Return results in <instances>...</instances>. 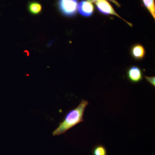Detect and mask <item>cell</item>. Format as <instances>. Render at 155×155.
Instances as JSON below:
<instances>
[{
	"label": "cell",
	"mask_w": 155,
	"mask_h": 155,
	"mask_svg": "<svg viewBox=\"0 0 155 155\" xmlns=\"http://www.w3.org/2000/svg\"><path fill=\"white\" fill-rule=\"evenodd\" d=\"M89 103L86 100L82 99L76 108L70 110L57 128L52 132L53 136H59L64 134L69 129L78 124L84 122V115L85 109Z\"/></svg>",
	"instance_id": "1"
},
{
	"label": "cell",
	"mask_w": 155,
	"mask_h": 155,
	"mask_svg": "<svg viewBox=\"0 0 155 155\" xmlns=\"http://www.w3.org/2000/svg\"><path fill=\"white\" fill-rule=\"evenodd\" d=\"M58 6L64 16L73 17L77 13L78 2V0H58Z\"/></svg>",
	"instance_id": "2"
},
{
	"label": "cell",
	"mask_w": 155,
	"mask_h": 155,
	"mask_svg": "<svg viewBox=\"0 0 155 155\" xmlns=\"http://www.w3.org/2000/svg\"><path fill=\"white\" fill-rule=\"evenodd\" d=\"M97 9L98 11L101 14L105 15H113L117 16L118 17L123 19L124 21L127 22L130 26L132 27V24L130 22H127L125 19L120 17L119 15L117 14L113 7L110 4L107 2V0H98L95 3Z\"/></svg>",
	"instance_id": "3"
},
{
	"label": "cell",
	"mask_w": 155,
	"mask_h": 155,
	"mask_svg": "<svg viewBox=\"0 0 155 155\" xmlns=\"http://www.w3.org/2000/svg\"><path fill=\"white\" fill-rule=\"evenodd\" d=\"M127 77L130 82L137 83L142 80L143 74L140 67L136 66H132L127 69Z\"/></svg>",
	"instance_id": "4"
},
{
	"label": "cell",
	"mask_w": 155,
	"mask_h": 155,
	"mask_svg": "<svg viewBox=\"0 0 155 155\" xmlns=\"http://www.w3.org/2000/svg\"><path fill=\"white\" fill-rule=\"evenodd\" d=\"M94 6L88 0H82L78 6V12L83 17H89L94 12Z\"/></svg>",
	"instance_id": "5"
},
{
	"label": "cell",
	"mask_w": 155,
	"mask_h": 155,
	"mask_svg": "<svg viewBox=\"0 0 155 155\" xmlns=\"http://www.w3.org/2000/svg\"><path fill=\"white\" fill-rule=\"evenodd\" d=\"M131 56L134 59L141 60L144 58L146 51L143 46L139 44L134 45L130 49Z\"/></svg>",
	"instance_id": "6"
},
{
	"label": "cell",
	"mask_w": 155,
	"mask_h": 155,
	"mask_svg": "<svg viewBox=\"0 0 155 155\" xmlns=\"http://www.w3.org/2000/svg\"><path fill=\"white\" fill-rule=\"evenodd\" d=\"M28 12L33 15H38L42 11V5L40 3L36 2H31L28 5Z\"/></svg>",
	"instance_id": "7"
},
{
	"label": "cell",
	"mask_w": 155,
	"mask_h": 155,
	"mask_svg": "<svg viewBox=\"0 0 155 155\" xmlns=\"http://www.w3.org/2000/svg\"><path fill=\"white\" fill-rule=\"evenodd\" d=\"M143 5L148 11H149L150 14L155 19V0H142Z\"/></svg>",
	"instance_id": "8"
},
{
	"label": "cell",
	"mask_w": 155,
	"mask_h": 155,
	"mask_svg": "<svg viewBox=\"0 0 155 155\" xmlns=\"http://www.w3.org/2000/svg\"><path fill=\"white\" fill-rule=\"evenodd\" d=\"M92 155H107V151L104 146L99 144L95 146L92 150Z\"/></svg>",
	"instance_id": "9"
},
{
	"label": "cell",
	"mask_w": 155,
	"mask_h": 155,
	"mask_svg": "<svg viewBox=\"0 0 155 155\" xmlns=\"http://www.w3.org/2000/svg\"><path fill=\"white\" fill-rule=\"evenodd\" d=\"M146 79L147 80V81L149 82L154 87L155 86V76H153V77H148V76H145Z\"/></svg>",
	"instance_id": "10"
},
{
	"label": "cell",
	"mask_w": 155,
	"mask_h": 155,
	"mask_svg": "<svg viewBox=\"0 0 155 155\" xmlns=\"http://www.w3.org/2000/svg\"><path fill=\"white\" fill-rule=\"evenodd\" d=\"M90 2H91V3H95L96 2H97V1H98V0H88ZM108 1H110L111 2L114 3L115 5H116V6L118 7H120L121 6H120V4L119 3L117 2L116 0H108Z\"/></svg>",
	"instance_id": "11"
}]
</instances>
